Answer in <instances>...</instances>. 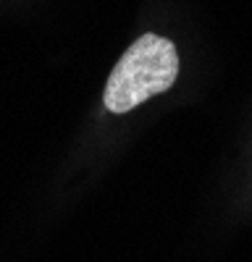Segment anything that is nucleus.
<instances>
[{
    "label": "nucleus",
    "instance_id": "f257e3e1",
    "mask_svg": "<svg viewBox=\"0 0 252 262\" xmlns=\"http://www.w3.org/2000/svg\"><path fill=\"white\" fill-rule=\"evenodd\" d=\"M179 76L176 45L158 34H142L126 50L105 84L102 102L111 113H129L150 97L168 92Z\"/></svg>",
    "mask_w": 252,
    "mask_h": 262
}]
</instances>
